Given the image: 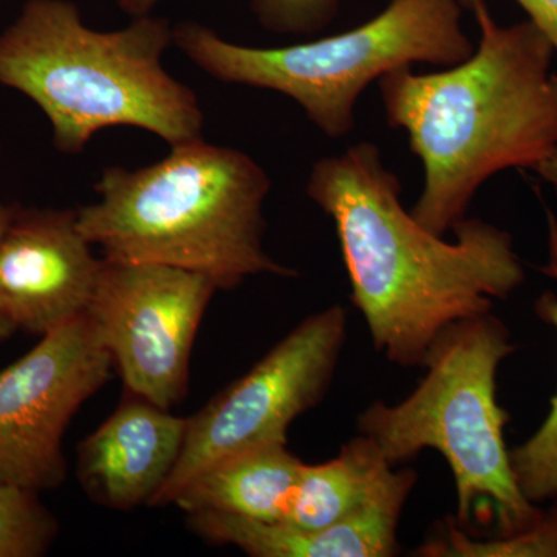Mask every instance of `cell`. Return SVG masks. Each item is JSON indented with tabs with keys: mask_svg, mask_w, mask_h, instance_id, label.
Segmentation results:
<instances>
[{
	"mask_svg": "<svg viewBox=\"0 0 557 557\" xmlns=\"http://www.w3.org/2000/svg\"><path fill=\"white\" fill-rule=\"evenodd\" d=\"M341 0H251L262 28L276 35L313 36L338 17Z\"/></svg>",
	"mask_w": 557,
	"mask_h": 557,
	"instance_id": "ac0fdd59",
	"label": "cell"
},
{
	"mask_svg": "<svg viewBox=\"0 0 557 557\" xmlns=\"http://www.w3.org/2000/svg\"><path fill=\"white\" fill-rule=\"evenodd\" d=\"M218 289L194 271L102 258L86 313L131 395L163 409L182 401L194 339Z\"/></svg>",
	"mask_w": 557,
	"mask_h": 557,
	"instance_id": "ba28073f",
	"label": "cell"
},
{
	"mask_svg": "<svg viewBox=\"0 0 557 557\" xmlns=\"http://www.w3.org/2000/svg\"><path fill=\"white\" fill-rule=\"evenodd\" d=\"M186 431L188 418L132 395L79 443L76 472L84 493L119 511L152 505L177 465Z\"/></svg>",
	"mask_w": 557,
	"mask_h": 557,
	"instance_id": "8fae6325",
	"label": "cell"
},
{
	"mask_svg": "<svg viewBox=\"0 0 557 557\" xmlns=\"http://www.w3.org/2000/svg\"><path fill=\"white\" fill-rule=\"evenodd\" d=\"M347 335V314L332 306L307 317L247 375L188 418L185 445L152 505H172L190 480L223 458L287 445L289 424L324 399Z\"/></svg>",
	"mask_w": 557,
	"mask_h": 557,
	"instance_id": "52a82bcc",
	"label": "cell"
},
{
	"mask_svg": "<svg viewBox=\"0 0 557 557\" xmlns=\"http://www.w3.org/2000/svg\"><path fill=\"white\" fill-rule=\"evenodd\" d=\"M270 189V175L248 153L199 138L135 171L106 168L98 200L76 212L104 259L194 271L233 289L259 274L298 276L263 248Z\"/></svg>",
	"mask_w": 557,
	"mask_h": 557,
	"instance_id": "277c9868",
	"label": "cell"
},
{
	"mask_svg": "<svg viewBox=\"0 0 557 557\" xmlns=\"http://www.w3.org/2000/svg\"><path fill=\"white\" fill-rule=\"evenodd\" d=\"M534 171H536L545 182L549 183L553 188L557 189V150L549 159L542 161Z\"/></svg>",
	"mask_w": 557,
	"mask_h": 557,
	"instance_id": "44dd1931",
	"label": "cell"
},
{
	"mask_svg": "<svg viewBox=\"0 0 557 557\" xmlns=\"http://www.w3.org/2000/svg\"><path fill=\"white\" fill-rule=\"evenodd\" d=\"M302 465L284 443L244 450L200 472L172 505L186 516L220 512L260 522H285Z\"/></svg>",
	"mask_w": 557,
	"mask_h": 557,
	"instance_id": "4fadbf2b",
	"label": "cell"
},
{
	"mask_svg": "<svg viewBox=\"0 0 557 557\" xmlns=\"http://www.w3.org/2000/svg\"><path fill=\"white\" fill-rule=\"evenodd\" d=\"M461 20L458 0H391L364 24L309 42L259 49L185 21L174 27V46L214 79L285 95L339 139L354 131L355 106L373 81L413 64L446 69L468 60L475 46Z\"/></svg>",
	"mask_w": 557,
	"mask_h": 557,
	"instance_id": "8992f818",
	"label": "cell"
},
{
	"mask_svg": "<svg viewBox=\"0 0 557 557\" xmlns=\"http://www.w3.org/2000/svg\"><path fill=\"white\" fill-rule=\"evenodd\" d=\"M14 330L16 329L13 327V324H11L9 319H7L5 317H3L2 313H0V343H2L3 339L9 338V336L11 335V333L14 332Z\"/></svg>",
	"mask_w": 557,
	"mask_h": 557,
	"instance_id": "603a6c76",
	"label": "cell"
},
{
	"mask_svg": "<svg viewBox=\"0 0 557 557\" xmlns=\"http://www.w3.org/2000/svg\"><path fill=\"white\" fill-rule=\"evenodd\" d=\"M91 247L78 212L14 208L0 245V313L39 336L86 313L102 263Z\"/></svg>",
	"mask_w": 557,
	"mask_h": 557,
	"instance_id": "30bf717a",
	"label": "cell"
},
{
	"mask_svg": "<svg viewBox=\"0 0 557 557\" xmlns=\"http://www.w3.org/2000/svg\"><path fill=\"white\" fill-rule=\"evenodd\" d=\"M13 212L14 208L3 207L0 203V245H2L3 237H5L7 230H9Z\"/></svg>",
	"mask_w": 557,
	"mask_h": 557,
	"instance_id": "7402d4cb",
	"label": "cell"
},
{
	"mask_svg": "<svg viewBox=\"0 0 557 557\" xmlns=\"http://www.w3.org/2000/svg\"><path fill=\"white\" fill-rule=\"evenodd\" d=\"M394 468L372 440L359 434L332 460L302 465L285 522L307 530L332 527L399 487L416 486L413 469Z\"/></svg>",
	"mask_w": 557,
	"mask_h": 557,
	"instance_id": "5bb4252c",
	"label": "cell"
},
{
	"mask_svg": "<svg viewBox=\"0 0 557 557\" xmlns=\"http://www.w3.org/2000/svg\"><path fill=\"white\" fill-rule=\"evenodd\" d=\"M418 555L428 557H557V509L544 516L536 525L500 539L479 541L457 527L456 519L446 520L445 534L429 541Z\"/></svg>",
	"mask_w": 557,
	"mask_h": 557,
	"instance_id": "2e32d148",
	"label": "cell"
},
{
	"mask_svg": "<svg viewBox=\"0 0 557 557\" xmlns=\"http://www.w3.org/2000/svg\"><path fill=\"white\" fill-rule=\"evenodd\" d=\"M401 189L369 141L317 161L307 182V196L335 225L373 347L399 368H423L443 330L491 313L525 271L507 231L465 218L456 240H443L406 211Z\"/></svg>",
	"mask_w": 557,
	"mask_h": 557,
	"instance_id": "6da1fadb",
	"label": "cell"
},
{
	"mask_svg": "<svg viewBox=\"0 0 557 557\" xmlns=\"http://www.w3.org/2000/svg\"><path fill=\"white\" fill-rule=\"evenodd\" d=\"M548 262L541 271L557 281V219L547 212ZM537 317L557 330V296L544 293L534 306ZM512 471L531 504L557 497V394L536 434L511 453Z\"/></svg>",
	"mask_w": 557,
	"mask_h": 557,
	"instance_id": "9a60e30c",
	"label": "cell"
},
{
	"mask_svg": "<svg viewBox=\"0 0 557 557\" xmlns=\"http://www.w3.org/2000/svg\"><path fill=\"white\" fill-rule=\"evenodd\" d=\"M480 39L442 72L403 67L379 81L388 126L406 132L423 164L412 215L445 236L467 218L483 183L505 170H536L557 150L556 49L534 22L500 25L485 0L471 7Z\"/></svg>",
	"mask_w": 557,
	"mask_h": 557,
	"instance_id": "7a4b0ae2",
	"label": "cell"
},
{
	"mask_svg": "<svg viewBox=\"0 0 557 557\" xmlns=\"http://www.w3.org/2000/svg\"><path fill=\"white\" fill-rule=\"evenodd\" d=\"M410 491L399 487L344 522L319 530L220 512L188 515V525L212 544L255 557H388L398 555V523Z\"/></svg>",
	"mask_w": 557,
	"mask_h": 557,
	"instance_id": "7c38bea8",
	"label": "cell"
},
{
	"mask_svg": "<svg viewBox=\"0 0 557 557\" xmlns=\"http://www.w3.org/2000/svg\"><path fill=\"white\" fill-rule=\"evenodd\" d=\"M463 9L471 10L474 0H458ZM528 20L534 22L555 46L557 54V0H516Z\"/></svg>",
	"mask_w": 557,
	"mask_h": 557,
	"instance_id": "d6986e66",
	"label": "cell"
},
{
	"mask_svg": "<svg viewBox=\"0 0 557 557\" xmlns=\"http://www.w3.org/2000/svg\"><path fill=\"white\" fill-rule=\"evenodd\" d=\"M113 359L89 314L42 336L0 372V485L51 491L67 475L64 434L110 379Z\"/></svg>",
	"mask_w": 557,
	"mask_h": 557,
	"instance_id": "9c48e42d",
	"label": "cell"
},
{
	"mask_svg": "<svg viewBox=\"0 0 557 557\" xmlns=\"http://www.w3.org/2000/svg\"><path fill=\"white\" fill-rule=\"evenodd\" d=\"M174 46L166 17L127 27H87L72 0H28L0 33V84L30 98L62 153L83 152L98 132L129 126L170 146L203 138L196 91L163 67Z\"/></svg>",
	"mask_w": 557,
	"mask_h": 557,
	"instance_id": "3957f363",
	"label": "cell"
},
{
	"mask_svg": "<svg viewBox=\"0 0 557 557\" xmlns=\"http://www.w3.org/2000/svg\"><path fill=\"white\" fill-rule=\"evenodd\" d=\"M161 0H115L119 9L126 13L131 20H135V17L148 16V14H152L153 9Z\"/></svg>",
	"mask_w": 557,
	"mask_h": 557,
	"instance_id": "ffe728a7",
	"label": "cell"
},
{
	"mask_svg": "<svg viewBox=\"0 0 557 557\" xmlns=\"http://www.w3.org/2000/svg\"><path fill=\"white\" fill-rule=\"evenodd\" d=\"M60 525L27 487L0 485V557L46 555Z\"/></svg>",
	"mask_w": 557,
	"mask_h": 557,
	"instance_id": "e0dca14e",
	"label": "cell"
},
{
	"mask_svg": "<svg viewBox=\"0 0 557 557\" xmlns=\"http://www.w3.org/2000/svg\"><path fill=\"white\" fill-rule=\"evenodd\" d=\"M515 351L504 322L491 313L449 325L432 343L426 376L397 405L372 403L358 432L392 467L434 449L445 457L457 491V522L487 515L500 534L544 518L520 490L505 445L509 413L497 401V370Z\"/></svg>",
	"mask_w": 557,
	"mask_h": 557,
	"instance_id": "5b68a950",
	"label": "cell"
}]
</instances>
